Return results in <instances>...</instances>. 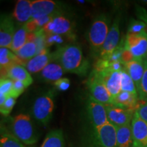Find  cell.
<instances>
[{"mask_svg": "<svg viewBox=\"0 0 147 147\" xmlns=\"http://www.w3.org/2000/svg\"><path fill=\"white\" fill-rule=\"evenodd\" d=\"M53 61L61 65L65 71L78 76H85L88 72L89 63L84 58L80 46L68 45L60 47L53 53Z\"/></svg>", "mask_w": 147, "mask_h": 147, "instance_id": "cell-1", "label": "cell"}, {"mask_svg": "<svg viewBox=\"0 0 147 147\" xmlns=\"http://www.w3.org/2000/svg\"><path fill=\"white\" fill-rule=\"evenodd\" d=\"M10 133L25 144H34L38 142V134L29 115L21 114L10 122Z\"/></svg>", "mask_w": 147, "mask_h": 147, "instance_id": "cell-2", "label": "cell"}, {"mask_svg": "<svg viewBox=\"0 0 147 147\" xmlns=\"http://www.w3.org/2000/svg\"><path fill=\"white\" fill-rule=\"evenodd\" d=\"M110 20L105 14L97 16L92 23L89 32V42L91 50L95 54L100 55L109 33Z\"/></svg>", "mask_w": 147, "mask_h": 147, "instance_id": "cell-3", "label": "cell"}, {"mask_svg": "<svg viewBox=\"0 0 147 147\" xmlns=\"http://www.w3.org/2000/svg\"><path fill=\"white\" fill-rule=\"evenodd\" d=\"M91 95L97 102L104 105H111L113 102V97L103 81L99 71L93 69L90 74L87 82Z\"/></svg>", "mask_w": 147, "mask_h": 147, "instance_id": "cell-4", "label": "cell"}, {"mask_svg": "<svg viewBox=\"0 0 147 147\" xmlns=\"http://www.w3.org/2000/svg\"><path fill=\"white\" fill-rule=\"evenodd\" d=\"M53 95L51 93L42 95L36 99L32 108L34 118L42 125H47L51 120L54 110Z\"/></svg>", "mask_w": 147, "mask_h": 147, "instance_id": "cell-5", "label": "cell"}, {"mask_svg": "<svg viewBox=\"0 0 147 147\" xmlns=\"http://www.w3.org/2000/svg\"><path fill=\"white\" fill-rule=\"evenodd\" d=\"M125 49L132 53L134 58L144 59L147 53V32L142 34H127Z\"/></svg>", "mask_w": 147, "mask_h": 147, "instance_id": "cell-6", "label": "cell"}, {"mask_svg": "<svg viewBox=\"0 0 147 147\" xmlns=\"http://www.w3.org/2000/svg\"><path fill=\"white\" fill-rule=\"evenodd\" d=\"M42 30L45 34L65 36L69 38H74L73 26L71 21L63 15H59L48 23Z\"/></svg>", "mask_w": 147, "mask_h": 147, "instance_id": "cell-7", "label": "cell"}, {"mask_svg": "<svg viewBox=\"0 0 147 147\" xmlns=\"http://www.w3.org/2000/svg\"><path fill=\"white\" fill-rule=\"evenodd\" d=\"M105 106L108 122L115 125L116 127L127 125L131 123L136 113L134 110L118 107L113 104Z\"/></svg>", "mask_w": 147, "mask_h": 147, "instance_id": "cell-8", "label": "cell"}, {"mask_svg": "<svg viewBox=\"0 0 147 147\" xmlns=\"http://www.w3.org/2000/svg\"><path fill=\"white\" fill-rule=\"evenodd\" d=\"M94 139L97 147H118L117 128L109 122L100 127L95 129Z\"/></svg>", "mask_w": 147, "mask_h": 147, "instance_id": "cell-9", "label": "cell"}, {"mask_svg": "<svg viewBox=\"0 0 147 147\" xmlns=\"http://www.w3.org/2000/svg\"><path fill=\"white\" fill-rule=\"evenodd\" d=\"M32 19H38L52 14L61 15L62 13L59 3L51 0L32 1Z\"/></svg>", "mask_w": 147, "mask_h": 147, "instance_id": "cell-10", "label": "cell"}, {"mask_svg": "<svg viewBox=\"0 0 147 147\" xmlns=\"http://www.w3.org/2000/svg\"><path fill=\"white\" fill-rule=\"evenodd\" d=\"M119 18L117 16L114 21L111 28L110 29L107 38L105 40L104 45L100 52V59L109 60L114 51L118 47L119 36H120V29H119Z\"/></svg>", "mask_w": 147, "mask_h": 147, "instance_id": "cell-11", "label": "cell"}, {"mask_svg": "<svg viewBox=\"0 0 147 147\" xmlns=\"http://www.w3.org/2000/svg\"><path fill=\"white\" fill-rule=\"evenodd\" d=\"M87 112L94 129H97L108 122L106 106L97 102L91 96L87 101Z\"/></svg>", "mask_w": 147, "mask_h": 147, "instance_id": "cell-12", "label": "cell"}, {"mask_svg": "<svg viewBox=\"0 0 147 147\" xmlns=\"http://www.w3.org/2000/svg\"><path fill=\"white\" fill-rule=\"evenodd\" d=\"M1 78H9L12 80H19L26 87L32 84L33 79L30 73L23 65L14 64L8 69H1Z\"/></svg>", "mask_w": 147, "mask_h": 147, "instance_id": "cell-13", "label": "cell"}, {"mask_svg": "<svg viewBox=\"0 0 147 147\" xmlns=\"http://www.w3.org/2000/svg\"><path fill=\"white\" fill-rule=\"evenodd\" d=\"M133 147H147V123L134 115L131 123Z\"/></svg>", "mask_w": 147, "mask_h": 147, "instance_id": "cell-14", "label": "cell"}, {"mask_svg": "<svg viewBox=\"0 0 147 147\" xmlns=\"http://www.w3.org/2000/svg\"><path fill=\"white\" fill-rule=\"evenodd\" d=\"M14 25L12 18L8 14H1L0 20V47L9 48L12 45L14 35Z\"/></svg>", "mask_w": 147, "mask_h": 147, "instance_id": "cell-15", "label": "cell"}, {"mask_svg": "<svg viewBox=\"0 0 147 147\" xmlns=\"http://www.w3.org/2000/svg\"><path fill=\"white\" fill-rule=\"evenodd\" d=\"M100 73L108 91L114 98L121 91V71L108 68Z\"/></svg>", "mask_w": 147, "mask_h": 147, "instance_id": "cell-16", "label": "cell"}, {"mask_svg": "<svg viewBox=\"0 0 147 147\" xmlns=\"http://www.w3.org/2000/svg\"><path fill=\"white\" fill-rule=\"evenodd\" d=\"M53 61V53H51L49 49H45L41 53L29 60L25 65V68L31 74L40 72L47 65Z\"/></svg>", "mask_w": 147, "mask_h": 147, "instance_id": "cell-17", "label": "cell"}, {"mask_svg": "<svg viewBox=\"0 0 147 147\" xmlns=\"http://www.w3.org/2000/svg\"><path fill=\"white\" fill-rule=\"evenodd\" d=\"M124 69L128 73L136 84L137 91L139 89L144 72V59H135L124 65Z\"/></svg>", "mask_w": 147, "mask_h": 147, "instance_id": "cell-18", "label": "cell"}, {"mask_svg": "<svg viewBox=\"0 0 147 147\" xmlns=\"http://www.w3.org/2000/svg\"><path fill=\"white\" fill-rule=\"evenodd\" d=\"M138 96L134 95L126 91H121L118 95L113 98V105L125 109H129L136 111L139 107Z\"/></svg>", "mask_w": 147, "mask_h": 147, "instance_id": "cell-19", "label": "cell"}, {"mask_svg": "<svg viewBox=\"0 0 147 147\" xmlns=\"http://www.w3.org/2000/svg\"><path fill=\"white\" fill-rule=\"evenodd\" d=\"M32 1L19 0L15 5L13 16L18 23H26L32 18Z\"/></svg>", "mask_w": 147, "mask_h": 147, "instance_id": "cell-20", "label": "cell"}, {"mask_svg": "<svg viewBox=\"0 0 147 147\" xmlns=\"http://www.w3.org/2000/svg\"><path fill=\"white\" fill-rule=\"evenodd\" d=\"M65 71L59 63H50L40 71V76L47 81H57Z\"/></svg>", "mask_w": 147, "mask_h": 147, "instance_id": "cell-21", "label": "cell"}, {"mask_svg": "<svg viewBox=\"0 0 147 147\" xmlns=\"http://www.w3.org/2000/svg\"><path fill=\"white\" fill-rule=\"evenodd\" d=\"M117 128V142L118 147H133V137L131 124Z\"/></svg>", "mask_w": 147, "mask_h": 147, "instance_id": "cell-22", "label": "cell"}, {"mask_svg": "<svg viewBox=\"0 0 147 147\" xmlns=\"http://www.w3.org/2000/svg\"><path fill=\"white\" fill-rule=\"evenodd\" d=\"M14 64L23 65L19 58L14 53L11 52L7 48L0 49V66L1 69H8Z\"/></svg>", "mask_w": 147, "mask_h": 147, "instance_id": "cell-23", "label": "cell"}, {"mask_svg": "<svg viewBox=\"0 0 147 147\" xmlns=\"http://www.w3.org/2000/svg\"><path fill=\"white\" fill-rule=\"evenodd\" d=\"M25 65L29 60L37 55V47L34 42H27L17 52L14 53Z\"/></svg>", "mask_w": 147, "mask_h": 147, "instance_id": "cell-24", "label": "cell"}, {"mask_svg": "<svg viewBox=\"0 0 147 147\" xmlns=\"http://www.w3.org/2000/svg\"><path fill=\"white\" fill-rule=\"evenodd\" d=\"M41 147H65L63 135L61 130L55 129L49 132Z\"/></svg>", "mask_w": 147, "mask_h": 147, "instance_id": "cell-25", "label": "cell"}, {"mask_svg": "<svg viewBox=\"0 0 147 147\" xmlns=\"http://www.w3.org/2000/svg\"><path fill=\"white\" fill-rule=\"evenodd\" d=\"M27 36L28 32L24 25L19 27L14 33L12 39V45L10 46V49L12 52L15 53L19 50L21 48L25 45L27 42Z\"/></svg>", "mask_w": 147, "mask_h": 147, "instance_id": "cell-26", "label": "cell"}, {"mask_svg": "<svg viewBox=\"0 0 147 147\" xmlns=\"http://www.w3.org/2000/svg\"><path fill=\"white\" fill-rule=\"evenodd\" d=\"M0 147H25L22 142L13 134L6 130L5 127H1Z\"/></svg>", "mask_w": 147, "mask_h": 147, "instance_id": "cell-27", "label": "cell"}, {"mask_svg": "<svg viewBox=\"0 0 147 147\" xmlns=\"http://www.w3.org/2000/svg\"><path fill=\"white\" fill-rule=\"evenodd\" d=\"M121 91L128 92L138 96L136 87L134 80L124 68L121 71Z\"/></svg>", "mask_w": 147, "mask_h": 147, "instance_id": "cell-28", "label": "cell"}, {"mask_svg": "<svg viewBox=\"0 0 147 147\" xmlns=\"http://www.w3.org/2000/svg\"><path fill=\"white\" fill-rule=\"evenodd\" d=\"M144 72L143 75L142 81L139 89L138 90L139 100L147 102V61L144 60Z\"/></svg>", "mask_w": 147, "mask_h": 147, "instance_id": "cell-29", "label": "cell"}, {"mask_svg": "<svg viewBox=\"0 0 147 147\" xmlns=\"http://www.w3.org/2000/svg\"><path fill=\"white\" fill-rule=\"evenodd\" d=\"M146 24L144 22L136 20H132L130 22L129 26L128 29V34H140L144 32H146Z\"/></svg>", "mask_w": 147, "mask_h": 147, "instance_id": "cell-30", "label": "cell"}, {"mask_svg": "<svg viewBox=\"0 0 147 147\" xmlns=\"http://www.w3.org/2000/svg\"><path fill=\"white\" fill-rule=\"evenodd\" d=\"M16 99L12 97H8L6 100L3 103L2 105L0 106V112L1 115H3L5 117L8 116L9 114L11 113L12 108H14V106L15 105Z\"/></svg>", "mask_w": 147, "mask_h": 147, "instance_id": "cell-31", "label": "cell"}, {"mask_svg": "<svg viewBox=\"0 0 147 147\" xmlns=\"http://www.w3.org/2000/svg\"><path fill=\"white\" fill-rule=\"evenodd\" d=\"M12 81H13V84H12V90L9 94V96L16 99L20 95L23 93L27 87L23 82L19 80H12Z\"/></svg>", "mask_w": 147, "mask_h": 147, "instance_id": "cell-32", "label": "cell"}, {"mask_svg": "<svg viewBox=\"0 0 147 147\" xmlns=\"http://www.w3.org/2000/svg\"><path fill=\"white\" fill-rule=\"evenodd\" d=\"M13 81L9 78H1L0 80V94H4L8 97L12 90Z\"/></svg>", "mask_w": 147, "mask_h": 147, "instance_id": "cell-33", "label": "cell"}, {"mask_svg": "<svg viewBox=\"0 0 147 147\" xmlns=\"http://www.w3.org/2000/svg\"><path fill=\"white\" fill-rule=\"evenodd\" d=\"M63 42V37L61 36L55 34H46L45 36V44L46 47L49 48L51 45H60Z\"/></svg>", "mask_w": 147, "mask_h": 147, "instance_id": "cell-34", "label": "cell"}, {"mask_svg": "<svg viewBox=\"0 0 147 147\" xmlns=\"http://www.w3.org/2000/svg\"><path fill=\"white\" fill-rule=\"evenodd\" d=\"M135 115H136L138 117L147 123V102L140 104L139 107L136 111Z\"/></svg>", "mask_w": 147, "mask_h": 147, "instance_id": "cell-35", "label": "cell"}, {"mask_svg": "<svg viewBox=\"0 0 147 147\" xmlns=\"http://www.w3.org/2000/svg\"><path fill=\"white\" fill-rule=\"evenodd\" d=\"M55 86L58 90L65 91V90L69 89V86H70V81L68 78H61L55 82Z\"/></svg>", "mask_w": 147, "mask_h": 147, "instance_id": "cell-36", "label": "cell"}, {"mask_svg": "<svg viewBox=\"0 0 147 147\" xmlns=\"http://www.w3.org/2000/svg\"><path fill=\"white\" fill-rule=\"evenodd\" d=\"M134 59H135V58H134L132 53L127 49H125L123 52L122 57H121V63H123V65H125L126 63L131 61Z\"/></svg>", "mask_w": 147, "mask_h": 147, "instance_id": "cell-37", "label": "cell"}, {"mask_svg": "<svg viewBox=\"0 0 147 147\" xmlns=\"http://www.w3.org/2000/svg\"><path fill=\"white\" fill-rule=\"evenodd\" d=\"M144 60H145V61H147V53H146V57H145V58H144Z\"/></svg>", "mask_w": 147, "mask_h": 147, "instance_id": "cell-38", "label": "cell"}, {"mask_svg": "<svg viewBox=\"0 0 147 147\" xmlns=\"http://www.w3.org/2000/svg\"><path fill=\"white\" fill-rule=\"evenodd\" d=\"M144 2H145V3H146V4H147V1H144Z\"/></svg>", "mask_w": 147, "mask_h": 147, "instance_id": "cell-39", "label": "cell"}]
</instances>
